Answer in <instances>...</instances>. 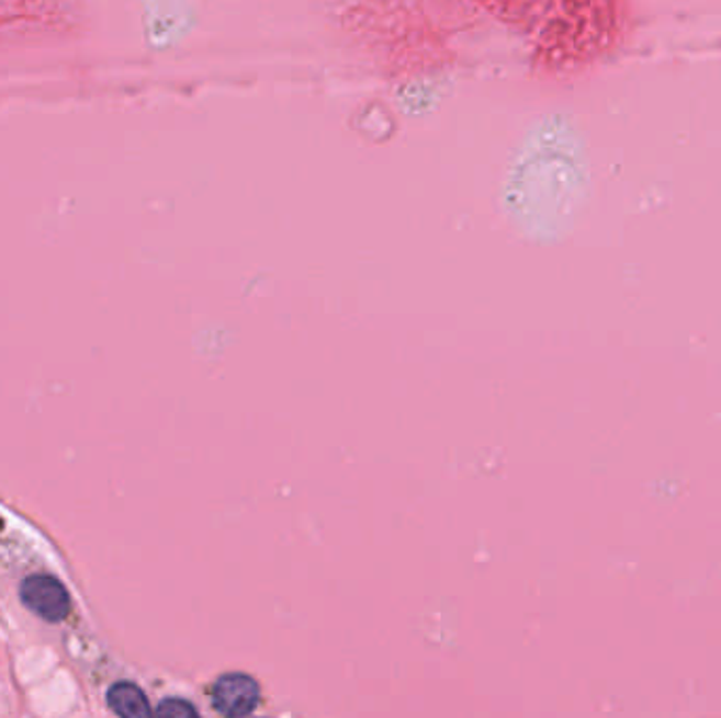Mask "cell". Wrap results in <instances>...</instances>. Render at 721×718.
I'll list each match as a JSON object with an SVG mask.
<instances>
[{
    "instance_id": "obj_3",
    "label": "cell",
    "mask_w": 721,
    "mask_h": 718,
    "mask_svg": "<svg viewBox=\"0 0 721 718\" xmlns=\"http://www.w3.org/2000/svg\"><path fill=\"white\" fill-rule=\"evenodd\" d=\"M108 704L121 718H153L146 695L134 683H116L108 692Z\"/></svg>"
},
{
    "instance_id": "obj_1",
    "label": "cell",
    "mask_w": 721,
    "mask_h": 718,
    "mask_svg": "<svg viewBox=\"0 0 721 718\" xmlns=\"http://www.w3.org/2000/svg\"><path fill=\"white\" fill-rule=\"evenodd\" d=\"M214 706L224 717L240 718L251 715L260 702V687L247 674H224L214 685Z\"/></svg>"
},
{
    "instance_id": "obj_2",
    "label": "cell",
    "mask_w": 721,
    "mask_h": 718,
    "mask_svg": "<svg viewBox=\"0 0 721 718\" xmlns=\"http://www.w3.org/2000/svg\"><path fill=\"white\" fill-rule=\"evenodd\" d=\"M22 601L27 609L49 622H59L70 612V596L66 588L49 575L27 578L22 584Z\"/></svg>"
},
{
    "instance_id": "obj_4",
    "label": "cell",
    "mask_w": 721,
    "mask_h": 718,
    "mask_svg": "<svg viewBox=\"0 0 721 718\" xmlns=\"http://www.w3.org/2000/svg\"><path fill=\"white\" fill-rule=\"evenodd\" d=\"M155 718H201L196 708L192 704H188L187 699H178V697H169L162 699L157 708Z\"/></svg>"
}]
</instances>
